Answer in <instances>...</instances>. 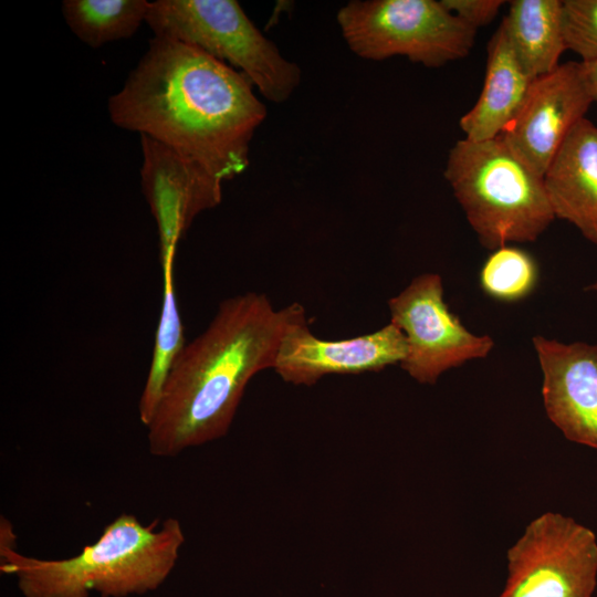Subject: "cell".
Segmentation results:
<instances>
[{
	"label": "cell",
	"mask_w": 597,
	"mask_h": 597,
	"mask_svg": "<svg viewBox=\"0 0 597 597\" xmlns=\"http://www.w3.org/2000/svg\"><path fill=\"white\" fill-rule=\"evenodd\" d=\"M108 114L117 127L169 146L224 181L248 168L266 106L239 71L195 46L154 36L109 97Z\"/></svg>",
	"instance_id": "cell-1"
},
{
	"label": "cell",
	"mask_w": 597,
	"mask_h": 597,
	"mask_svg": "<svg viewBox=\"0 0 597 597\" xmlns=\"http://www.w3.org/2000/svg\"><path fill=\"white\" fill-rule=\"evenodd\" d=\"M306 320L301 304L274 308L262 293L224 300L169 370L147 426L149 452L176 457L226 436L249 381L273 368L289 329Z\"/></svg>",
	"instance_id": "cell-2"
},
{
	"label": "cell",
	"mask_w": 597,
	"mask_h": 597,
	"mask_svg": "<svg viewBox=\"0 0 597 597\" xmlns=\"http://www.w3.org/2000/svg\"><path fill=\"white\" fill-rule=\"evenodd\" d=\"M143 525L123 513L107 524L95 543L72 557L42 559L17 551L12 524L1 517L0 570L17 578L23 597H101L144 595L171 574L185 534L177 519Z\"/></svg>",
	"instance_id": "cell-3"
},
{
	"label": "cell",
	"mask_w": 597,
	"mask_h": 597,
	"mask_svg": "<svg viewBox=\"0 0 597 597\" xmlns=\"http://www.w3.org/2000/svg\"><path fill=\"white\" fill-rule=\"evenodd\" d=\"M443 174L480 243L489 250L533 242L555 219L543 176L502 136L457 140Z\"/></svg>",
	"instance_id": "cell-4"
},
{
	"label": "cell",
	"mask_w": 597,
	"mask_h": 597,
	"mask_svg": "<svg viewBox=\"0 0 597 597\" xmlns=\"http://www.w3.org/2000/svg\"><path fill=\"white\" fill-rule=\"evenodd\" d=\"M146 22L155 36L195 46L239 71L270 102H285L300 85V66L281 54L238 1L156 0Z\"/></svg>",
	"instance_id": "cell-5"
},
{
	"label": "cell",
	"mask_w": 597,
	"mask_h": 597,
	"mask_svg": "<svg viewBox=\"0 0 597 597\" xmlns=\"http://www.w3.org/2000/svg\"><path fill=\"white\" fill-rule=\"evenodd\" d=\"M337 23L359 57L400 55L427 67L467 57L476 35L441 0H352L338 10Z\"/></svg>",
	"instance_id": "cell-6"
},
{
	"label": "cell",
	"mask_w": 597,
	"mask_h": 597,
	"mask_svg": "<svg viewBox=\"0 0 597 597\" xmlns=\"http://www.w3.org/2000/svg\"><path fill=\"white\" fill-rule=\"evenodd\" d=\"M507 572L499 597H593L596 535L572 517L546 512L507 551Z\"/></svg>",
	"instance_id": "cell-7"
},
{
	"label": "cell",
	"mask_w": 597,
	"mask_h": 597,
	"mask_svg": "<svg viewBox=\"0 0 597 597\" xmlns=\"http://www.w3.org/2000/svg\"><path fill=\"white\" fill-rule=\"evenodd\" d=\"M390 323L404 334L407 353L401 368L420 384L433 385L447 370L486 357L494 341L475 335L453 314L437 273L415 277L388 301Z\"/></svg>",
	"instance_id": "cell-8"
},
{
	"label": "cell",
	"mask_w": 597,
	"mask_h": 597,
	"mask_svg": "<svg viewBox=\"0 0 597 597\" xmlns=\"http://www.w3.org/2000/svg\"><path fill=\"white\" fill-rule=\"evenodd\" d=\"M594 103L584 63H561L553 72L533 80L521 108L501 136L543 176L568 134Z\"/></svg>",
	"instance_id": "cell-9"
},
{
	"label": "cell",
	"mask_w": 597,
	"mask_h": 597,
	"mask_svg": "<svg viewBox=\"0 0 597 597\" xmlns=\"http://www.w3.org/2000/svg\"><path fill=\"white\" fill-rule=\"evenodd\" d=\"M142 189L157 223L160 252L176 251L193 219L217 207L222 181L193 160L140 136Z\"/></svg>",
	"instance_id": "cell-10"
},
{
	"label": "cell",
	"mask_w": 597,
	"mask_h": 597,
	"mask_svg": "<svg viewBox=\"0 0 597 597\" xmlns=\"http://www.w3.org/2000/svg\"><path fill=\"white\" fill-rule=\"evenodd\" d=\"M406 338L392 323L360 336L327 341L315 336L307 320L289 329L272 369L286 383L312 386L331 374L378 371L401 364Z\"/></svg>",
	"instance_id": "cell-11"
},
{
	"label": "cell",
	"mask_w": 597,
	"mask_h": 597,
	"mask_svg": "<svg viewBox=\"0 0 597 597\" xmlns=\"http://www.w3.org/2000/svg\"><path fill=\"white\" fill-rule=\"evenodd\" d=\"M549 420L570 441L597 449V345L535 336Z\"/></svg>",
	"instance_id": "cell-12"
},
{
	"label": "cell",
	"mask_w": 597,
	"mask_h": 597,
	"mask_svg": "<svg viewBox=\"0 0 597 597\" xmlns=\"http://www.w3.org/2000/svg\"><path fill=\"white\" fill-rule=\"evenodd\" d=\"M555 219L597 244V125L583 118L568 134L543 175Z\"/></svg>",
	"instance_id": "cell-13"
},
{
	"label": "cell",
	"mask_w": 597,
	"mask_h": 597,
	"mask_svg": "<svg viewBox=\"0 0 597 597\" xmlns=\"http://www.w3.org/2000/svg\"><path fill=\"white\" fill-rule=\"evenodd\" d=\"M533 80L501 22L486 46L480 96L459 121L464 138L485 140L501 136L521 108Z\"/></svg>",
	"instance_id": "cell-14"
},
{
	"label": "cell",
	"mask_w": 597,
	"mask_h": 597,
	"mask_svg": "<svg viewBox=\"0 0 597 597\" xmlns=\"http://www.w3.org/2000/svg\"><path fill=\"white\" fill-rule=\"evenodd\" d=\"M504 24L509 38L534 77L553 72L567 51L563 31V0L509 2Z\"/></svg>",
	"instance_id": "cell-15"
},
{
	"label": "cell",
	"mask_w": 597,
	"mask_h": 597,
	"mask_svg": "<svg viewBox=\"0 0 597 597\" xmlns=\"http://www.w3.org/2000/svg\"><path fill=\"white\" fill-rule=\"evenodd\" d=\"M175 255L176 252L160 253L164 275L163 304L149 371L138 404L139 419L146 427L154 417L169 370L186 346L176 300Z\"/></svg>",
	"instance_id": "cell-16"
},
{
	"label": "cell",
	"mask_w": 597,
	"mask_h": 597,
	"mask_svg": "<svg viewBox=\"0 0 597 597\" xmlns=\"http://www.w3.org/2000/svg\"><path fill=\"white\" fill-rule=\"evenodd\" d=\"M146 0H65L62 13L71 31L85 44L97 49L130 38L146 21Z\"/></svg>",
	"instance_id": "cell-17"
},
{
	"label": "cell",
	"mask_w": 597,
	"mask_h": 597,
	"mask_svg": "<svg viewBox=\"0 0 597 597\" xmlns=\"http://www.w3.org/2000/svg\"><path fill=\"white\" fill-rule=\"evenodd\" d=\"M480 285L490 297L516 302L528 296L538 281L534 258L523 249L505 245L493 250L480 270Z\"/></svg>",
	"instance_id": "cell-18"
},
{
	"label": "cell",
	"mask_w": 597,
	"mask_h": 597,
	"mask_svg": "<svg viewBox=\"0 0 597 597\" xmlns=\"http://www.w3.org/2000/svg\"><path fill=\"white\" fill-rule=\"evenodd\" d=\"M563 31L566 50L597 62V0H563Z\"/></svg>",
	"instance_id": "cell-19"
},
{
	"label": "cell",
	"mask_w": 597,
	"mask_h": 597,
	"mask_svg": "<svg viewBox=\"0 0 597 597\" xmlns=\"http://www.w3.org/2000/svg\"><path fill=\"white\" fill-rule=\"evenodd\" d=\"M448 11L478 30L490 24L505 3L502 0H441Z\"/></svg>",
	"instance_id": "cell-20"
},
{
	"label": "cell",
	"mask_w": 597,
	"mask_h": 597,
	"mask_svg": "<svg viewBox=\"0 0 597 597\" xmlns=\"http://www.w3.org/2000/svg\"><path fill=\"white\" fill-rule=\"evenodd\" d=\"M597 103V62L584 63Z\"/></svg>",
	"instance_id": "cell-21"
},
{
	"label": "cell",
	"mask_w": 597,
	"mask_h": 597,
	"mask_svg": "<svg viewBox=\"0 0 597 597\" xmlns=\"http://www.w3.org/2000/svg\"><path fill=\"white\" fill-rule=\"evenodd\" d=\"M587 290L593 291V292H597V281L595 283H593L591 285H589L587 287Z\"/></svg>",
	"instance_id": "cell-22"
}]
</instances>
